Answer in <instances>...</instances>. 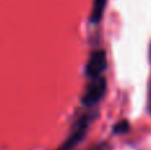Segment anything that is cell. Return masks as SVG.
Instances as JSON below:
<instances>
[{"mask_svg":"<svg viewBox=\"0 0 151 150\" xmlns=\"http://www.w3.org/2000/svg\"><path fill=\"white\" fill-rule=\"evenodd\" d=\"M106 89H107V82L104 76L93 79L89 82V85L86 87L85 92L82 94V98H81L82 105L86 106V108H91L96 104H98L104 98Z\"/></svg>","mask_w":151,"mask_h":150,"instance_id":"6da1fadb","label":"cell"},{"mask_svg":"<svg viewBox=\"0 0 151 150\" xmlns=\"http://www.w3.org/2000/svg\"><path fill=\"white\" fill-rule=\"evenodd\" d=\"M89 125H90V116L89 114H83L80 118L77 120V122L74 124L72 133L69 134V137L66 138V141L60 146L58 150H72L76 145L81 142L85 137L86 132L89 129Z\"/></svg>","mask_w":151,"mask_h":150,"instance_id":"7a4b0ae2","label":"cell"},{"mask_svg":"<svg viewBox=\"0 0 151 150\" xmlns=\"http://www.w3.org/2000/svg\"><path fill=\"white\" fill-rule=\"evenodd\" d=\"M106 66H107L106 53L102 49L94 50V52H91V55L89 56L85 72L89 79L93 80V79H97V77H101L102 73L105 72V69H106Z\"/></svg>","mask_w":151,"mask_h":150,"instance_id":"3957f363","label":"cell"},{"mask_svg":"<svg viewBox=\"0 0 151 150\" xmlns=\"http://www.w3.org/2000/svg\"><path fill=\"white\" fill-rule=\"evenodd\" d=\"M106 3L107 0H94L93 1V7H91V12H90V21L93 24H97L101 21L105 12V8H106Z\"/></svg>","mask_w":151,"mask_h":150,"instance_id":"277c9868","label":"cell"},{"mask_svg":"<svg viewBox=\"0 0 151 150\" xmlns=\"http://www.w3.org/2000/svg\"><path fill=\"white\" fill-rule=\"evenodd\" d=\"M129 129V124L126 121H122L121 124H117L115 125V132L117 133H122V132H126Z\"/></svg>","mask_w":151,"mask_h":150,"instance_id":"5b68a950","label":"cell"},{"mask_svg":"<svg viewBox=\"0 0 151 150\" xmlns=\"http://www.w3.org/2000/svg\"><path fill=\"white\" fill-rule=\"evenodd\" d=\"M150 110H151V101H150Z\"/></svg>","mask_w":151,"mask_h":150,"instance_id":"8992f818","label":"cell"}]
</instances>
